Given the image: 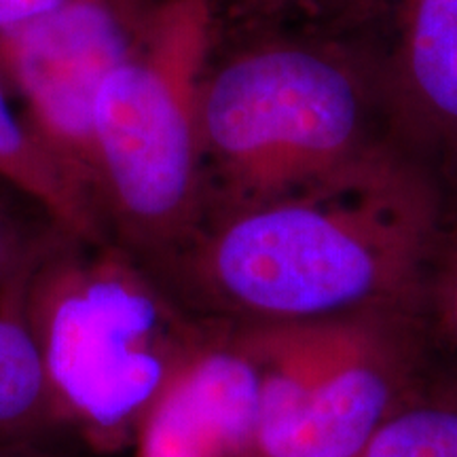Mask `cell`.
Returning <instances> with one entry per match:
<instances>
[{
  "instance_id": "obj_1",
  "label": "cell",
  "mask_w": 457,
  "mask_h": 457,
  "mask_svg": "<svg viewBox=\"0 0 457 457\" xmlns=\"http://www.w3.org/2000/svg\"><path fill=\"white\" fill-rule=\"evenodd\" d=\"M443 236L434 171L392 142L293 195L208 214L151 273L244 324L407 313Z\"/></svg>"
},
{
  "instance_id": "obj_2",
  "label": "cell",
  "mask_w": 457,
  "mask_h": 457,
  "mask_svg": "<svg viewBox=\"0 0 457 457\" xmlns=\"http://www.w3.org/2000/svg\"><path fill=\"white\" fill-rule=\"evenodd\" d=\"M392 142L375 45L327 26L214 43L199 98L205 216L293 195Z\"/></svg>"
},
{
  "instance_id": "obj_3",
  "label": "cell",
  "mask_w": 457,
  "mask_h": 457,
  "mask_svg": "<svg viewBox=\"0 0 457 457\" xmlns=\"http://www.w3.org/2000/svg\"><path fill=\"white\" fill-rule=\"evenodd\" d=\"M62 426L98 451L134 443L140 421L216 328L114 242L57 233L9 284Z\"/></svg>"
},
{
  "instance_id": "obj_4",
  "label": "cell",
  "mask_w": 457,
  "mask_h": 457,
  "mask_svg": "<svg viewBox=\"0 0 457 457\" xmlns=\"http://www.w3.org/2000/svg\"><path fill=\"white\" fill-rule=\"evenodd\" d=\"M214 30L216 0H157L100 91V214L112 242L148 271L205 216L199 98Z\"/></svg>"
},
{
  "instance_id": "obj_5",
  "label": "cell",
  "mask_w": 457,
  "mask_h": 457,
  "mask_svg": "<svg viewBox=\"0 0 457 457\" xmlns=\"http://www.w3.org/2000/svg\"><path fill=\"white\" fill-rule=\"evenodd\" d=\"M155 3L72 0L0 34V81L20 104L21 121L98 214L96 111L100 91Z\"/></svg>"
},
{
  "instance_id": "obj_6",
  "label": "cell",
  "mask_w": 457,
  "mask_h": 457,
  "mask_svg": "<svg viewBox=\"0 0 457 457\" xmlns=\"http://www.w3.org/2000/svg\"><path fill=\"white\" fill-rule=\"evenodd\" d=\"M261 369L237 330H214L148 409L136 457H261Z\"/></svg>"
},
{
  "instance_id": "obj_7",
  "label": "cell",
  "mask_w": 457,
  "mask_h": 457,
  "mask_svg": "<svg viewBox=\"0 0 457 457\" xmlns=\"http://www.w3.org/2000/svg\"><path fill=\"white\" fill-rule=\"evenodd\" d=\"M390 313L293 411L261 430V457H360L404 403L407 353Z\"/></svg>"
},
{
  "instance_id": "obj_8",
  "label": "cell",
  "mask_w": 457,
  "mask_h": 457,
  "mask_svg": "<svg viewBox=\"0 0 457 457\" xmlns=\"http://www.w3.org/2000/svg\"><path fill=\"white\" fill-rule=\"evenodd\" d=\"M381 54L400 140L457 170V0H392Z\"/></svg>"
},
{
  "instance_id": "obj_9",
  "label": "cell",
  "mask_w": 457,
  "mask_h": 457,
  "mask_svg": "<svg viewBox=\"0 0 457 457\" xmlns=\"http://www.w3.org/2000/svg\"><path fill=\"white\" fill-rule=\"evenodd\" d=\"M0 179L20 188L71 236L91 244L112 242L98 210L34 142L7 87L0 81Z\"/></svg>"
},
{
  "instance_id": "obj_10",
  "label": "cell",
  "mask_w": 457,
  "mask_h": 457,
  "mask_svg": "<svg viewBox=\"0 0 457 457\" xmlns=\"http://www.w3.org/2000/svg\"><path fill=\"white\" fill-rule=\"evenodd\" d=\"M57 426L38 350L7 286L0 293V445L43 441Z\"/></svg>"
},
{
  "instance_id": "obj_11",
  "label": "cell",
  "mask_w": 457,
  "mask_h": 457,
  "mask_svg": "<svg viewBox=\"0 0 457 457\" xmlns=\"http://www.w3.org/2000/svg\"><path fill=\"white\" fill-rule=\"evenodd\" d=\"M360 457H457V403H403Z\"/></svg>"
},
{
  "instance_id": "obj_12",
  "label": "cell",
  "mask_w": 457,
  "mask_h": 457,
  "mask_svg": "<svg viewBox=\"0 0 457 457\" xmlns=\"http://www.w3.org/2000/svg\"><path fill=\"white\" fill-rule=\"evenodd\" d=\"M370 0H216L214 43L293 26L335 28L345 11L369 7Z\"/></svg>"
},
{
  "instance_id": "obj_13",
  "label": "cell",
  "mask_w": 457,
  "mask_h": 457,
  "mask_svg": "<svg viewBox=\"0 0 457 457\" xmlns=\"http://www.w3.org/2000/svg\"><path fill=\"white\" fill-rule=\"evenodd\" d=\"M62 231L41 205L0 179V293Z\"/></svg>"
},
{
  "instance_id": "obj_14",
  "label": "cell",
  "mask_w": 457,
  "mask_h": 457,
  "mask_svg": "<svg viewBox=\"0 0 457 457\" xmlns=\"http://www.w3.org/2000/svg\"><path fill=\"white\" fill-rule=\"evenodd\" d=\"M426 296L432 301L443 328L457 350V228L445 231L434 256Z\"/></svg>"
},
{
  "instance_id": "obj_15",
  "label": "cell",
  "mask_w": 457,
  "mask_h": 457,
  "mask_svg": "<svg viewBox=\"0 0 457 457\" xmlns=\"http://www.w3.org/2000/svg\"><path fill=\"white\" fill-rule=\"evenodd\" d=\"M68 3L72 0H0V34Z\"/></svg>"
},
{
  "instance_id": "obj_16",
  "label": "cell",
  "mask_w": 457,
  "mask_h": 457,
  "mask_svg": "<svg viewBox=\"0 0 457 457\" xmlns=\"http://www.w3.org/2000/svg\"><path fill=\"white\" fill-rule=\"evenodd\" d=\"M43 441H20L0 445V457H51L43 449Z\"/></svg>"
}]
</instances>
